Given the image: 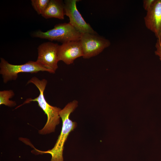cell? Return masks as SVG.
<instances>
[{
  "mask_svg": "<svg viewBox=\"0 0 161 161\" xmlns=\"http://www.w3.org/2000/svg\"><path fill=\"white\" fill-rule=\"evenodd\" d=\"M78 102L74 100L61 109L59 114L62 120V129L54 146L51 149L47 151L35 149L37 154H49L51 155L50 161H64L63 155L64 143L70 133L76 126V123L70 119L69 116L78 106Z\"/></svg>",
  "mask_w": 161,
  "mask_h": 161,
  "instance_id": "obj_1",
  "label": "cell"
},
{
  "mask_svg": "<svg viewBox=\"0 0 161 161\" xmlns=\"http://www.w3.org/2000/svg\"><path fill=\"white\" fill-rule=\"evenodd\" d=\"M59 46L58 44L47 42L41 44L38 47V57L36 62L51 73H55L58 68Z\"/></svg>",
  "mask_w": 161,
  "mask_h": 161,
  "instance_id": "obj_5",
  "label": "cell"
},
{
  "mask_svg": "<svg viewBox=\"0 0 161 161\" xmlns=\"http://www.w3.org/2000/svg\"><path fill=\"white\" fill-rule=\"evenodd\" d=\"M64 3L61 0H50L45 10L41 15L44 18L64 19Z\"/></svg>",
  "mask_w": 161,
  "mask_h": 161,
  "instance_id": "obj_10",
  "label": "cell"
},
{
  "mask_svg": "<svg viewBox=\"0 0 161 161\" xmlns=\"http://www.w3.org/2000/svg\"><path fill=\"white\" fill-rule=\"evenodd\" d=\"M0 60V74L2 75L4 83L10 80H16L19 73H34L40 71L48 72L47 69L41 66L36 61H30L24 64L15 65L10 64L3 58H1Z\"/></svg>",
  "mask_w": 161,
  "mask_h": 161,
  "instance_id": "obj_4",
  "label": "cell"
},
{
  "mask_svg": "<svg viewBox=\"0 0 161 161\" xmlns=\"http://www.w3.org/2000/svg\"><path fill=\"white\" fill-rule=\"evenodd\" d=\"M83 52L79 41H72L59 45L58 52L59 61L69 65L76 58L83 56Z\"/></svg>",
  "mask_w": 161,
  "mask_h": 161,
  "instance_id": "obj_9",
  "label": "cell"
},
{
  "mask_svg": "<svg viewBox=\"0 0 161 161\" xmlns=\"http://www.w3.org/2000/svg\"><path fill=\"white\" fill-rule=\"evenodd\" d=\"M47 83V80L44 79L41 80L35 77L31 78L27 82V84L32 83L35 85L38 89L39 94L38 97L34 99H27L23 104L18 106L31 101L37 102L39 106L47 116L46 124L42 129L39 131V134H46L54 131L56 126L59 123L60 121L59 113L61 109L49 105L45 98L44 92Z\"/></svg>",
  "mask_w": 161,
  "mask_h": 161,
  "instance_id": "obj_2",
  "label": "cell"
},
{
  "mask_svg": "<svg viewBox=\"0 0 161 161\" xmlns=\"http://www.w3.org/2000/svg\"><path fill=\"white\" fill-rule=\"evenodd\" d=\"M146 27L161 40V0H155L144 17Z\"/></svg>",
  "mask_w": 161,
  "mask_h": 161,
  "instance_id": "obj_8",
  "label": "cell"
},
{
  "mask_svg": "<svg viewBox=\"0 0 161 161\" xmlns=\"http://www.w3.org/2000/svg\"><path fill=\"white\" fill-rule=\"evenodd\" d=\"M81 34L69 23H60L45 32L39 30L32 33L34 37L57 41L62 44L79 41Z\"/></svg>",
  "mask_w": 161,
  "mask_h": 161,
  "instance_id": "obj_3",
  "label": "cell"
},
{
  "mask_svg": "<svg viewBox=\"0 0 161 161\" xmlns=\"http://www.w3.org/2000/svg\"><path fill=\"white\" fill-rule=\"evenodd\" d=\"M80 41L82 48L84 59L95 56L109 47L110 41L97 34L86 33L81 35Z\"/></svg>",
  "mask_w": 161,
  "mask_h": 161,
  "instance_id": "obj_6",
  "label": "cell"
},
{
  "mask_svg": "<svg viewBox=\"0 0 161 161\" xmlns=\"http://www.w3.org/2000/svg\"><path fill=\"white\" fill-rule=\"evenodd\" d=\"M15 95L13 91L11 90H4L0 91V105H4L12 107L16 105L15 101L10 100Z\"/></svg>",
  "mask_w": 161,
  "mask_h": 161,
  "instance_id": "obj_11",
  "label": "cell"
},
{
  "mask_svg": "<svg viewBox=\"0 0 161 161\" xmlns=\"http://www.w3.org/2000/svg\"><path fill=\"white\" fill-rule=\"evenodd\" d=\"M78 0H65L64 1V14L69 17V23L81 34L89 33L97 34L84 19L78 10L76 3Z\"/></svg>",
  "mask_w": 161,
  "mask_h": 161,
  "instance_id": "obj_7",
  "label": "cell"
},
{
  "mask_svg": "<svg viewBox=\"0 0 161 161\" xmlns=\"http://www.w3.org/2000/svg\"><path fill=\"white\" fill-rule=\"evenodd\" d=\"M155 0H144L143 1V6L146 12L151 7Z\"/></svg>",
  "mask_w": 161,
  "mask_h": 161,
  "instance_id": "obj_14",
  "label": "cell"
},
{
  "mask_svg": "<svg viewBox=\"0 0 161 161\" xmlns=\"http://www.w3.org/2000/svg\"><path fill=\"white\" fill-rule=\"evenodd\" d=\"M50 0H31V4L34 9L39 14L44 13Z\"/></svg>",
  "mask_w": 161,
  "mask_h": 161,
  "instance_id": "obj_12",
  "label": "cell"
},
{
  "mask_svg": "<svg viewBox=\"0 0 161 161\" xmlns=\"http://www.w3.org/2000/svg\"><path fill=\"white\" fill-rule=\"evenodd\" d=\"M155 47L156 50L155 51V53L159 57L161 61V40L157 39Z\"/></svg>",
  "mask_w": 161,
  "mask_h": 161,
  "instance_id": "obj_13",
  "label": "cell"
}]
</instances>
